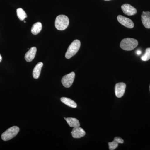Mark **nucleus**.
I'll list each match as a JSON object with an SVG mask.
<instances>
[{
	"mask_svg": "<svg viewBox=\"0 0 150 150\" xmlns=\"http://www.w3.org/2000/svg\"><path fill=\"white\" fill-rule=\"evenodd\" d=\"M81 42L79 40H75L70 44L65 54L67 59H70L75 56L80 48Z\"/></svg>",
	"mask_w": 150,
	"mask_h": 150,
	"instance_id": "nucleus-3",
	"label": "nucleus"
},
{
	"mask_svg": "<svg viewBox=\"0 0 150 150\" xmlns=\"http://www.w3.org/2000/svg\"><path fill=\"white\" fill-rule=\"evenodd\" d=\"M142 23L146 28H150V12L143 11L142 15Z\"/></svg>",
	"mask_w": 150,
	"mask_h": 150,
	"instance_id": "nucleus-10",
	"label": "nucleus"
},
{
	"mask_svg": "<svg viewBox=\"0 0 150 150\" xmlns=\"http://www.w3.org/2000/svg\"><path fill=\"white\" fill-rule=\"evenodd\" d=\"M19 130V128L17 126H12L3 133L1 136L2 139L4 141L11 139L17 135Z\"/></svg>",
	"mask_w": 150,
	"mask_h": 150,
	"instance_id": "nucleus-4",
	"label": "nucleus"
},
{
	"mask_svg": "<svg viewBox=\"0 0 150 150\" xmlns=\"http://www.w3.org/2000/svg\"><path fill=\"white\" fill-rule=\"evenodd\" d=\"M126 88V84L124 83H119L116 84L115 86V94L117 97H122L125 93V90Z\"/></svg>",
	"mask_w": 150,
	"mask_h": 150,
	"instance_id": "nucleus-7",
	"label": "nucleus"
},
{
	"mask_svg": "<svg viewBox=\"0 0 150 150\" xmlns=\"http://www.w3.org/2000/svg\"><path fill=\"white\" fill-rule=\"evenodd\" d=\"M114 140L118 142V144H119V143H120V144H123V142H124L123 140L121 138H120V137H115V138H114Z\"/></svg>",
	"mask_w": 150,
	"mask_h": 150,
	"instance_id": "nucleus-19",
	"label": "nucleus"
},
{
	"mask_svg": "<svg viewBox=\"0 0 150 150\" xmlns=\"http://www.w3.org/2000/svg\"><path fill=\"white\" fill-rule=\"evenodd\" d=\"M71 133L73 138L75 139H79L84 137L86 134L85 131L80 127L74 128Z\"/></svg>",
	"mask_w": 150,
	"mask_h": 150,
	"instance_id": "nucleus-9",
	"label": "nucleus"
},
{
	"mask_svg": "<svg viewBox=\"0 0 150 150\" xmlns=\"http://www.w3.org/2000/svg\"><path fill=\"white\" fill-rule=\"evenodd\" d=\"M118 21L122 25L129 28H132L134 27V23L131 19L121 15L117 16Z\"/></svg>",
	"mask_w": 150,
	"mask_h": 150,
	"instance_id": "nucleus-6",
	"label": "nucleus"
},
{
	"mask_svg": "<svg viewBox=\"0 0 150 150\" xmlns=\"http://www.w3.org/2000/svg\"></svg>",
	"mask_w": 150,
	"mask_h": 150,
	"instance_id": "nucleus-24",
	"label": "nucleus"
},
{
	"mask_svg": "<svg viewBox=\"0 0 150 150\" xmlns=\"http://www.w3.org/2000/svg\"><path fill=\"white\" fill-rule=\"evenodd\" d=\"M2 60V57L1 56V54H0V62H1Z\"/></svg>",
	"mask_w": 150,
	"mask_h": 150,
	"instance_id": "nucleus-21",
	"label": "nucleus"
},
{
	"mask_svg": "<svg viewBox=\"0 0 150 150\" xmlns=\"http://www.w3.org/2000/svg\"><path fill=\"white\" fill-rule=\"evenodd\" d=\"M24 23H25V22H26V21H24Z\"/></svg>",
	"mask_w": 150,
	"mask_h": 150,
	"instance_id": "nucleus-23",
	"label": "nucleus"
},
{
	"mask_svg": "<svg viewBox=\"0 0 150 150\" xmlns=\"http://www.w3.org/2000/svg\"><path fill=\"white\" fill-rule=\"evenodd\" d=\"M137 54L138 55H140L142 54V51H140V50H138L137 51Z\"/></svg>",
	"mask_w": 150,
	"mask_h": 150,
	"instance_id": "nucleus-20",
	"label": "nucleus"
},
{
	"mask_svg": "<svg viewBox=\"0 0 150 150\" xmlns=\"http://www.w3.org/2000/svg\"><path fill=\"white\" fill-rule=\"evenodd\" d=\"M64 119L66 120L69 126L71 127L76 128V127H80V124L79 121L76 118H67Z\"/></svg>",
	"mask_w": 150,
	"mask_h": 150,
	"instance_id": "nucleus-13",
	"label": "nucleus"
},
{
	"mask_svg": "<svg viewBox=\"0 0 150 150\" xmlns=\"http://www.w3.org/2000/svg\"><path fill=\"white\" fill-rule=\"evenodd\" d=\"M43 66V63L42 62H39L34 67L33 71V76L34 79H38L40 76L41 69Z\"/></svg>",
	"mask_w": 150,
	"mask_h": 150,
	"instance_id": "nucleus-12",
	"label": "nucleus"
},
{
	"mask_svg": "<svg viewBox=\"0 0 150 150\" xmlns=\"http://www.w3.org/2000/svg\"><path fill=\"white\" fill-rule=\"evenodd\" d=\"M121 9L123 13L128 16L134 15L137 13V9L129 4H124L121 6Z\"/></svg>",
	"mask_w": 150,
	"mask_h": 150,
	"instance_id": "nucleus-8",
	"label": "nucleus"
},
{
	"mask_svg": "<svg viewBox=\"0 0 150 150\" xmlns=\"http://www.w3.org/2000/svg\"><path fill=\"white\" fill-rule=\"evenodd\" d=\"M138 45V41L136 39L130 38H124L121 41L120 47L125 51H130L133 50Z\"/></svg>",
	"mask_w": 150,
	"mask_h": 150,
	"instance_id": "nucleus-1",
	"label": "nucleus"
},
{
	"mask_svg": "<svg viewBox=\"0 0 150 150\" xmlns=\"http://www.w3.org/2000/svg\"><path fill=\"white\" fill-rule=\"evenodd\" d=\"M108 144L109 146V150H114L116 148L118 147V143L114 140L113 142H109L108 143Z\"/></svg>",
	"mask_w": 150,
	"mask_h": 150,
	"instance_id": "nucleus-18",
	"label": "nucleus"
},
{
	"mask_svg": "<svg viewBox=\"0 0 150 150\" xmlns=\"http://www.w3.org/2000/svg\"><path fill=\"white\" fill-rule=\"evenodd\" d=\"M69 20L68 17L64 15H60L56 18L55 27L59 30H64L69 26Z\"/></svg>",
	"mask_w": 150,
	"mask_h": 150,
	"instance_id": "nucleus-2",
	"label": "nucleus"
},
{
	"mask_svg": "<svg viewBox=\"0 0 150 150\" xmlns=\"http://www.w3.org/2000/svg\"><path fill=\"white\" fill-rule=\"evenodd\" d=\"M16 12L17 16L21 21H23L25 19L27 18V14L23 9L18 8L17 9Z\"/></svg>",
	"mask_w": 150,
	"mask_h": 150,
	"instance_id": "nucleus-16",
	"label": "nucleus"
},
{
	"mask_svg": "<svg viewBox=\"0 0 150 150\" xmlns=\"http://www.w3.org/2000/svg\"><path fill=\"white\" fill-rule=\"evenodd\" d=\"M61 100L62 103L70 107L76 108L77 106L76 103L75 101H74L70 99V98H61Z\"/></svg>",
	"mask_w": 150,
	"mask_h": 150,
	"instance_id": "nucleus-14",
	"label": "nucleus"
},
{
	"mask_svg": "<svg viewBox=\"0 0 150 150\" xmlns=\"http://www.w3.org/2000/svg\"><path fill=\"white\" fill-rule=\"evenodd\" d=\"M142 61H147L150 59V48H146L145 54L141 57Z\"/></svg>",
	"mask_w": 150,
	"mask_h": 150,
	"instance_id": "nucleus-17",
	"label": "nucleus"
},
{
	"mask_svg": "<svg viewBox=\"0 0 150 150\" xmlns=\"http://www.w3.org/2000/svg\"><path fill=\"white\" fill-rule=\"evenodd\" d=\"M42 28V25L40 22H37L33 25L31 31L32 34L37 35L40 32Z\"/></svg>",
	"mask_w": 150,
	"mask_h": 150,
	"instance_id": "nucleus-15",
	"label": "nucleus"
},
{
	"mask_svg": "<svg viewBox=\"0 0 150 150\" xmlns=\"http://www.w3.org/2000/svg\"><path fill=\"white\" fill-rule=\"evenodd\" d=\"M75 77V74L74 72L65 75L62 79V84L67 88L70 87L74 83Z\"/></svg>",
	"mask_w": 150,
	"mask_h": 150,
	"instance_id": "nucleus-5",
	"label": "nucleus"
},
{
	"mask_svg": "<svg viewBox=\"0 0 150 150\" xmlns=\"http://www.w3.org/2000/svg\"><path fill=\"white\" fill-rule=\"evenodd\" d=\"M37 48L35 47H33L30 49L25 56V59L26 62H31L35 58L36 55Z\"/></svg>",
	"mask_w": 150,
	"mask_h": 150,
	"instance_id": "nucleus-11",
	"label": "nucleus"
},
{
	"mask_svg": "<svg viewBox=\"0 0 150 150\" xmlns=\"http://www.w3.org/2000/svg\"><path fill=\"white\" fill-rule=\"evenodd\" d=\"M105 1H110V0H105Z\"/></svg>",
	"mask_w": 150,
	"mask_h": 150,
	"instance_id": "nucleus-22",
	"label": "nucleus"
}]
</instances>
